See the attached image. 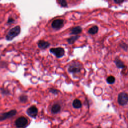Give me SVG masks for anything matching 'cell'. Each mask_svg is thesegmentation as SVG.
I'll use <instances>...</instances> for the list:
<instances>
[{
  "instance_id": "6da1fadb",
  "label": "cell",
  "mask_w": 128,
  "mask_h": 128,
  "mask_svg": "<svg viewBox=\"0 0 128 128\" xmlns=\"http://www.w3.org/2000/svg\"><path fill=\"white\" fill-rule=\"evenodd\" d=\"M21 32V28L20 26H16L12 29L6 36V39L8 41H11L17 37Z\"/></svg>"
},
{
  "instance_id": "7a4b0ae2",
  "label": "cell",
  "mask_w": 128,
  "mask_h": 128,
  "mask_svg": "<svg viewBox=\"0 0 128 128\" xmlns=\"http://www.w3.org/2000/svg\"><path fill=\"white\" fill-rule=\"evenodd\" d=\"M118 101L120 105L125 106L128 103V94L122 92L118 95Z\"/></svg>"
},
{
  "instance_id": "3957f363",
  "label": "cell",
  "mask_w": 128,
  "mask_h": 128,
  "mask_svg": "<svg viewBox=\"0 0 128 128\" xmlns=\"http://www.w3.org/2000/svg\"><path fill=\"white\" fill-rule=\"evenodd\" d=\"M81 66L78 63H74L71 65L69 68L68 71L71 73H77L81 71Z\"/></svg>"
},
{
  "instance_id": "277c9868",
  "label": "cell",
  "mask_w": 128,
  "mask_h": 128,
  "mask_svg": "<svg viewBox=\"0 0 128 128\" xmlns=\"http://www.w3.org/2000/svg\"><path fill=\"white\" fill-rule=\"evenodd\" d=\"M28 120L25 117H20L17 119L15 122V125L19 128L25 127L28 124Z\"/></svg>"
},
{
  "instance_id": "5b68a950",
  "label": "cell",
  "mask_w": 128,
  "mask_h": 128,
  "mask_svg": "<svg viewBox=\"0 0 128 128\" xmlns=\"http://www.w3.org/2000/svg\"><path fill=\"white\" fill-rule=\"evenodd\" d=\"M50 52L54 54L57 58H61L65 54V51L63 48H52L50 50Z\"/></svg>"
},
{
  "instance_id": "8992f818",
  "label": "cell",
  "mask_w": 128,
  "mask_h": 128,
  "mask_svg": "<svg viewBox=\"0 0 128 128\" xmlns=\"http://www.w3.org/2000/svg\"><path fill=\"white\" fill-rule=\"evenodd\" d=\"M16 113H17V111L12 110L7 112V113L2 114L0 115V121H4V120L6 119L13 117L16 114Z\"/></svg>"
},
{
  "instance_id": "52a82bcc",
  "label": "cell",
  "mask_w": 128,
  "mask_h": 128,
  "mask_svg": "<svg viewBox=\"0 0 128 128\" xmlns=\"http://www.w3.org/2000/svg\"><path fill=\"white\" fill-rule=\"evenodd\" d=\"M28 115L32 118H36L38 114V109L35 106L30 107L27 111Z\"/></svg>"
},
{
  "instance_id": "ba28073f",
  "label": "cell",
  "mask_w": 128,
  "mask_h": 128,
  "mask_svg": "<svg viewBox=\"0 0 128 128\" xmlns=\"http://www.w3.org/2000/svg\"><path fill=\"white\" fill-rule=\"evenodd\" d=\"M64 25V21L62 19H57L55 20L52 24V26L55 29H59L61 28Z\"/></svg>"
},
{
  "instance_id": "9c48e42d",
  "label": "cell",
  "mask_w": 128,
  "mask_h": 128,
  "mask_svg": "<svg viewBox=\"0 0 128 128\" xmlns=\"http://www.w3.org/2000/svg\"><path fill=\"white\" fill-rule=\"evenodd\" d=\"M38 45L40 49H46L50 46V44L44 41H40L38 43Z\"/></svg>"
},
{
  "instance_id": "30bf717a",
  "label": "cell",
  "mask_w": 128,
  "mask_h": 128,
  "mask_svg": "<svg viewBox=\"0 0 128 128\" xmlns=\"http://www.w3.org/2000/svg\"><path fill=\"white\" fill-rule=\"evenodd\" d=\"M82 31V28L81 27L78 26L73 28V29L71 30V34L73 35H78L81 33Z\"/></svg>"
},
{
  "instance_id": "8fae6325",
  "label": "cell",
  "mask_w": 128,
  "mask_h": 128,
  "mask_svg": "<svg viewBox=\"0 0 128 128\" xmlns=\"http://www.w3.org/2000/svg\"><path fill=\"white\" fill-rule=\"evenodd\" d=\"M82 103L79 99H75L73 102V106L76 109H79L82 107Z\"/></svg>"
},
{
  "instance_id": "7c38bea8",
  "label": "cell",
  "mask_w": 128,
  "mask_h": 128,
  "mask_svg": "<svg viewBox=\"0 0 128 128\" xmlns=\"http://www.w3.org/2000/svg\"><path fill=\"white\" fill-rule=\"evenodd\" d=\"M61 106L59 104H55L52 108V112L54 114L58 113L61 110Z\"/></svg>"
},
{
  "instance_id": "4fadbf2b",
  "label": "cell",
  "mask_w": 128,
  "mask_h": 128,
  "mask_svg": "<svg viewBox=\"0 0 128 128\" xmlns=\"http://www.w3.org/2000/svg\"><path fill=\"white\" fill-rule=\"evenodd\" d=\"M98 30H99V28L97 26H95L93 27H92L91 28H90L88 32H89V33L90 34L94 35L98 33Z\"/></svg>"
},
{
  "instance_id": "5bb4252c",
  "label": "cell",
  "mask_w": 128,
  "mask_h": 128,
  "mask_svg": "<svg viewBox=\"0 0 128 128\" xmlns=\"http://www.w3.org/2000/svg\"><path fill=\"white\" fill-rule=\"evenodd\" d=\"M115 62L116 66L118 67V68H120V69H123V68L125 67V65H124V64L119 59H116L115 60Z\"/></svg>"
},
{
  "instance_id": "9a60e30c",
  "label": "cell",
  "mask_w": 128,
  "mask_h": 128,
  "mask_svg": "<svg viewBox=\"0 0 128 128\" xmlns=\"http://www.w3.org/2000/svg\"><path fill=\"white\" fill-rule=\"evenodd\" d=\"M79 37L80 36H74V37H72L68 39H67V41L68 43H69V44H73L76 41H77Z\"/></svg>"
},
{
  "instance_id": "2e32d148",
  "label": "cell",
  "mask_w": 128,
  "mask_h": 128,
  "mask_svg": "<svg viewBox=\"0 0 128 128\" xmlns=\"http://www.w3.org/2000/svg\"><path fill=\"white\" fill-rule=\"evenodd\" d=\"M107 82L109 84H113L115 82V78L114 77L112 76H109V77H108L107 79Z\"/></svg>"
},
{
  "instance_id": "e0dca14e",
  "label": "cell",
  "mask_w": 128,
  "mask_h": 128,
  "mask_svg": "<svg viewBox=\"0 0 128 128\" xmlns=\"http://www.w3.org/2000/svg\"><path fill=\"white\" fill-rule=\"evenodd\" d=\"M59 4L61 5L62 7H65L67 6V3L66 0H58Z\"/></svg>"
},
{
  "instance_id": "ac0fdd59",
  "label": "cell",
  "mask_w": 128,
  "mask_h": 128,
  "mask_svg": "<svg viewBox=\"0 0 128 128\" xmlns=\"http://www.w3.org/2000/svg\"><path fill=\"white\" fill-rule=\"evenodd\" d=\"M20 100L21 102H26L27 100V97L26 96H22L21 98H20Z\"/></svg>"
},
{
  "instance_id": "d6986e66",
  "label": "cell",
  "mask_w": 128,
  "mask_h": 128,
  "mask_svg": "<svg viewBox=\"0 0 128 128\" xmlns=\"http://www.w3.org/2000/svg\"><path fill=\"white\" fill-rule=\"evenodd\" d=\"M50 92H51V93H53V94H57L58 93V92L57 90H54V89H52L50 91Z\"/></svg>"
},
{
  "instance_id": "ffe728a7",
  "label": "cell",
  "mask_w": 128,
  "mask_h": 128,
  "mask_svg": "<svg viewBox=\"0 0 128 128\" xmlns=\"http://www.w3.org/2000/svg\"><path fill=\"white\" fill-rule=\"evenodd\" d=\"M114 1H115V3H118V4H119V3H122L124 0H114Z\"/></svg>"
},
{
  "instance_id": "44dd1931",
  "label": "cell",
  "mask_w": 128,
  "mask_h": 128,
  "mask_svg": "<svg viewBox=\"0 0 128 128\" xmlns=\"http://www.w3.org/2000/svg\"><path fill=\"white\" fill-rule=\"evenodd\" d=\"M14 21V20L12 18H9V19L8 20V23H13Z\"/></svg>"
},
{
  "instance_id": "7402d4cb",
  "label": "cell",
  "mask_w": 128,
  "mask_h": 128,
  "mask_svg": "<svg viewBox=\"0 0 128 128\" xmlns=\"http://www.w3.org/2000/svg\"><path fill=\"white\" fill-rule=\"evenodd\" d=\"M98 128H101V127H98Z\"/></svg>"
},
{
  "instance_id": "603a6c76",
  "label": "cell",
  "mask_w": 128,
  "mask_h": 128,
  "mask_svg": "<svg viewBox=\"0 0 128 128\" xmlns=\"http://www.w3.org/2000/svg\"></svg>"
}]
</instances>
